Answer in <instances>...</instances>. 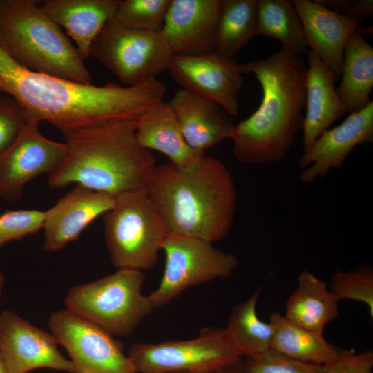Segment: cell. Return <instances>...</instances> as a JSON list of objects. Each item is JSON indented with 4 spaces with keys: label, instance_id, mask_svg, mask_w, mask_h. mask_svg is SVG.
<instances>
[{
    "label": "cell",
    "instance_id": "f546056e",
    "mask_svg": "<svg viewBox=\"0 0 373 373\" xmlns=\"http://www.w3.org/2000/svg\"><path fill=\"white\" fill-rule=\"evenodd\" d=\"M245 373H325L323 365L301 361L273 349L242 360Z\"/></svg>",
    "mask_w": 373,
    "mask_h": 373
},
{
    "label": "cell",
    "instance_id": "6da1fadb",
    "mask_svg": "<svg viewBox=\"0 0 373 373\" xmlns=\"http://www.w3.org/2000/svg\"><path fill=\"white\" fill-rule=\"evenodd\" d=\"M307 64L302 55L281 48L269 57L240 64L252 74L262 97L258 108L235 124L233 154L245 164L283 160L303 129L306 99Z\"/></svg>",
    "mask_w": 373,
    "mask_h": 373
},
{
    "label": "cell",
    "instance_id": "52a82bcc",
    "mask_svg": "<svg viewBox=\"0 0 373 373\" xmlns=\"http://www.w3.org/2000/svg\"><path fill=\"white\" fill-rule=\"evenodd\" d=\"M173 53L162 31L124 27L113 18L93 42L89 57L113 73L126 86H133L167 70Z\"/></svg>",
    "mask_w": 373,
    "mask_h": 373
},
{
    "label": "cell",
    "instance_id": "4dcf8cb0",
    "mask_svg": "<svg viewBox=\"0 0 373 373\" xmlns=\"http://www.w3.org/2000/svg\"><path fill=\"white\" fill-rule=\"evenodd\" d=\"M46 211L6 210L0 215V248L13 240L38 233L44 227Z\"/></svg>",
    "mask_w": 373,
    "mask_h": 373
},
{
    "label": "cell",
    "instance_id": "8d00e7d4",
    "mask_svg": "<svg viewBox=\"0 0 373 373\" xmlns=\"http://www.w3.org/2000/svg\"><path fill=\"white\" fill-rule=\"evenodd\" d=\"M162 373H199V372H189V371H171V372H162Z\"/></svg>",
    "mask_w": 373,
    "mask_h": 373
},
{
    "label": "cell",
    "instance_id": "d590c367",
    "mask_svg": "<svg viewBox=\"0 0 373 373\" xmlns=\"http://www.w3.org/2000/svg\"><path fill=\"white\" fill-rule=\"evenodd\" d=\"M4 283H5V276L1 272H0V296L2 292V289L3 288Z\"/></svg>",
    "mask_w": 373,
    "mask_h": 373
},
{
    "label": "cell",
    "instance_id": "484cf974",
    "mask_svg": "<svg viewBox=\"0 0 373 373\" xmlns=\"http://www.w3.org/2000/svg\"><path fill=\"white\" fill-rule=\"evenodd\" d=\"M257 35L278 41L283 48L303 55L307 44L300 18L289 0H258Z\"/></svg>",
    "mask_w": 373,
    "mask_h": 373
},
{
    "label": "cell",
    "instance_id": "5bb4252c",
    "mask_svg": "<svg viewBox=\"0 0 373 373\" xmlns=\"http://www.w3.org/2000/svg\"><path fill=\"white\" fill-rule=\"evenodd\" d=\"M373 142V102L359 111L350 113L338 126L323 131L308 150L303 152L299 161L300 174L304 183H312L325 177L342 166L358 145Z\"/></svg>",
    "mask_w": 373,
    "mask_h": 373
},
{
    "label": "cell",
    "instance_id": "d6986e66",
    "mask_svg": "<svg viewBox=\"0 0 373 373\" xmlns=\"http://www.w3.org/2000/svg\"><path fill=\"white\" fill-rule=\"evenodd\" d=\"M136 138L142 148L165 155L169 163L182 171L196 167L206 155L188 144L171 108L164 100L154 104L137 119Z\"/></svg>",
    "mask_w": 373,
    "mask_h": 373
},
{
    "label": "cell",
    "instance_id": "836d02e7",
    "mask_svg": "<svg viewBox=\"0 0 373 373\" xmlns=\"http://www.w3.org/2000/svg\"><path fill=\"white\" fill-rule=\"evenodd\" d=\"M242 360L231 363L210 373H245L243 369Z\"/></svg>",
    "mask_w": 373,
    "mask_h": 373
},
{
    "label": "cell",
    "instance_id": "e0dca14e",
    "mask_svg": "<svg viewBox=\"0 0 373 373\" xmlns=\"http://www.w3.org/2000/svg\"><path fill=\"white\" fill-rule=\"evenodd\" d=\"M307 46L325 64L336 79L341 77L345 44L360 21L333 12L318 2L294 0Z\"/></svg>",
    "mask_w": 373,
    "mask_h": 373
},
{
    "label": "cell",
    "instance_id": "7402d4cb",
    "mask_svg": "<svg viewBox=\"0 0 373 373\" xmlns=\"http://www.w3.org/2000/svg\"><path fill=\"white\" fill-rule=\"evenodd\" d=\"M338 303L325 282L303 270L287 300L284 316L302 328L323 333L325 325L338 316Z\"/></svg>",
    "mask_w": 373,
    "mask_h": 373
},
{
    "label": "cell",
    "instance_id": "d6a6232c",
    "mask_svg": "<svg viewBox=\"0 0 373 373\" xmlns=\"http://www.w3.org/2000/svg\"><path fill=\"white\" fill-rule=\"evenodd\" d=\"M323 367L325 373H372L373 352L343 348L338 358Z\"/></svg>",
    "mask_w": 373,
    "mask_h": 373
},
{
    "label": "cell",
    "instance_id": "277c9868",
    "mask_svg": "<svg viewBox=\"0 0 373 373\" xmlns=\"http://www.w3.org/2000/svg\"><path fill=\"white\" fill-rule=\"evenodd\" d=\"M40 1L0 0V38L19 64L33 71L91 84L84 58Z\"/></svg>",
    "mask_w": 373,
    "mask_h": 373
},
{
    "label": "cell",
    "instance_id": "ffe728a7",
    "mask_svg": "<svg viewBox=\"0 0 373 373\" xmlns=\"http://www.w3.org/2000/svg\"><path fill=\"white\" fill-rule=\"evenodd\" d=\"M306 112L303 126V152L346 112L335 88L336 78L311 50L307 52Z\"/></svg>",
    "mask_w": 373,
    "mask_h": 373
},
{
    "label": "cell",
    "instance_id": "44dd1931",
    "mask_svg": "<svg viewBox=\"0 0 373 373\" xmlns=\"http://www.w3.org/2000/svg\"><path fill=\"white\" fill-rule=\"evenodd\" d=\"M118 0H45L41 6L75 41L82 57H89L91 45L113 17Z\"/></svg>",
    "mask_w": 373,
    "mask_h": 373
},
{
    "label": "cell",
    "instance_id": "603a6c76",
    "mask_svg": "<svg viewBox=\"0 0 373 373\" xmlns=\"http://www.w3.org/2000/svg\"><path fill=\"white\" fill-rule=\"evenodd\" d=\"M341 81L337 94L349 114L361 111L370 103L373 88V48L356 31L344 49Z\"/></svg>",
    "mask_w": 373,
    "mask_h": 373
},
{
    "label": "cell",
    "instance_id": "ac0fdd59",
    "mask_svg": "<svg viewBox=\"0 0 373 373\" xmlns=\"http://www.w3.org/2000/svg\"><path fill=\"white\" fill-rule=\"evenodd\" d=\"M188 144L204 153L226 139H231L232 116L220 106L180 89L168 102Z\"/></svg>",
    "mask_w": 373,
    "mask_h": 373
},
{
    "label": "cell",
    "instance_id": "7c38bea8",
    "mask_svg": "<svg viewBox=\"0 0 373 373\" xmlns=\"http://www.w3.org/2000/svg\"><path fill=\"white\" fill-rule=\"evenodd\" d=\"M167 71L182 89L220 106L232 117L238 115L243 73L233 58L216 51L173 55Z\"/></svg>",
    "mask_w": 373,
    "mask_h": 373
},
{
    "label": "cell",
    "instance_id": "2e32d148",
    "mask_svg": "<svg viewBox=\"0 0 373 373\" xmlns=\"http://www.w3.org/2000/svg\"><path fill=\"white\" fill-rule=\"evenodd\" d=\"M115 200L110 194L75 184L46 211L44 251H57L76 240L95 220L114 206Z\"/></svg>",
    "mask_w": 373,
    "mask_h": 373
},
{
    "label": "cell",
    "instance_id": "8992f818",
    "mask_svg": "<svg viewBox=\"0 0 373 373\" xmlns=\"http://www.w3.org/2000/svg\"><path fill=\"white\" fill-rule=\"evenodd\" d=\"M142 271L118 269L99 280L71 287L66 309L95 323L113 336H126L155 308L142 293Z\"/></svg>",
    "mask_w": 373,
    "mask_h": 373
},
{
    "label": "cell",
    "instance_id": "ba28073f",
    "mask_svg": "<svg viewBox=\"0 0 373 373\" xmlns=\"http://www.w3.org/2000/svg\"><path fill=\"white\" fill-rule=\"evenodd\" d=\"M127 355L137 373H210L243 358L225 329L212 327L190 340L135 343Z\"/></svg>",
    "mask_w": 373,
    "mask_h": 373
},
{
    "label": "cell",
    "instance_id": "cb8c5ba5",
    "mask_svg": "<svg viewBox=\"0 0 373 373\" xmlns=\"http://www.w3.org/2000/svg\"><path fill=\"white\" fill-rule=\"evenodd\" d=\"M269 323L274 329L271 349L295 359L324 365L338 358L343 350L326 341L323 333L302 328L279 312L270 315Z\"/></svg>",
    "mask_w": 373,
    "mask_h": 373
},
{
    "label": "cell",
    "instance_id": "83f0119b",
    "mask_svg": "<svg viewBox=\"0 0 373 373\" xmlns=\"http://www.w3.org/2000/svg\"><path fill=\"white\" fill-rule=\"evenodd\" d=\"M171 0H118L113 19L135 30L161 32Z\"/></svg>",
    "mask_w": 373,
    "mask_h": 373
},
{
    "label": "cell",
    "instance_id": "4fadbf2b",
    "mask_svg": "<svg viewBox=\"0 0 373 373\" xmlns=\"http://www.w3.org/2000/svg\"><path fill=\"white\" fill-rule=\"evenodd\" d=\"M57 344L52 333L15 312L0 314V356L9 373H30L39 368L75 373L73 363L61 354Z\"/></svg>",
    "mask_w": 373,
    "mask_h": 373
},
{
    "label": "cell",
    "instance_id": "e575fe53",
    "mask_svg": "<svg viewBox=\"0 0 373 373\" xmlns=\"http://www.w3.org/2000/svg\"><path fill=\"white\" fill-rule=\"evenodd\" d=\"M0 373H9L1 356H0Z\"/></svg>",
    "mask_w": 373,
    "mask_h": 373
},
{
    "label": "cell",
    "instance_id": "1f68e13d",
    "mask_svg": "<svg viewBox=\"0 0 373 373\" xmlns=\"http://www.w3.org/2000/svg\"><path fill=\"white\" fill-rule=\"evenodd\" d=\"M27 124L23 106L12 97L0 95V154L14 143Z\"/></svg>",
    "mask_w": 373,
    "mask_h": 373
},
{
    "label": "cell",
    "instance_id": "9c48e42d",
    "mask_svg": "<svg viewBox=\"0 0 373 373\" xmlns=\"http://www.w3.org/2000/svg\"><path fill=\"white\" fill-rule=\"evenodd\" d=\"M165 266L160 283L149 298L155 308L163 306L191 287L231 276L239 265L237 257L204 240L169 233L162 245Z\"/></svg>",
    "mask_w": 373,
    "mask_h": 373
},
{
    "label": "cell",
    "instance_id": "30bf717a",
    "mask_svg": "<svg viewBox=\"0 0 373 373\" xmlns=\"http://www.w3.org/2000/svg\"><path fill=\"white\" fill-rule=\"evenodd\" d=\"M48 325L75 373H137L122 343L95 323L65 309L53 312Z\"/></svg>",
    "mask_w": 373,
    "mask_h": 373
},
{
    "label": "cell",
    "instance_id": "4316f807",
    "mask_svg": "<svg viewBox=\"0 0 373 373\" xmlns=\"http://www.w3.org/2000/svg\"><path fill=\"white\" fill-rule=\"evenodd\" d=\"M258 0H222L215 51L233 58L257 35Z\"/></svg>",
    "mask_w": 373,
    "mask_h": 373
},
{
    "label": "cell",
    "instance_id": "d4e9b609",
    "mask_svg": "<svg viewBox=\"0 0 373 373\" xmlns=\"http://www.w3.org/2000/svg\"><path fill=\"white\" fill-rule=\"evenodd\" d=\"M258 289L246 300L234 305L225 330L242 357L250 358L271 349L274 329L270 323L260 319L256 312Z\"/></svg>",
    "mask_w": 373,
    "mask_h": 373
},
{
    "label": "cell",
    "instance_id": "3957f363",
    "mask_svg": "<svg viewBox=\"0 0 373 373\" xmlns=\"http://www.w3.org/2000/svg\"><path fill=\"white\" fill-rule=\"evenodd\" d=\"M146 190L169 233L213 243L224 238L233 226L236 184L228 168L216 157L205 155L188 171L169 162L156 165Z\"/></svg>",
    "mask_w": 373,
    "mask_h": 373
},
{
    "label": "cell",
    "instance_id": "5b68a950",
    "mask_svg": "<svg viewBox=\"0 0 373 373\" xmlns=\"http://www.w3.org/2000/svg\"><path fill=\"white\" fill-rule=\"evenodd\" d=\"M104 238L113 265L118 269H152L169 233L146 190L116 198L103 215Z\"/></svg>",
    "mask_w": 373,
    "mask_h": 373
},
{
    "label": "cell",
    "instance_id": "9a60e30c",
    "mask_svg": "<svg viewBox=\"0 0 373 373\" xmlns=\"http://www.w3.org/2000/svg\"><path fill=\"white\" fill-rule=\"evenodd\" d=\"M222 0H171L162 32L174 55L215 51Z\"/></svg>",
    "mask_w": 373,
    "mask_h": 373
},
{
    "label": "cell",
    "instance_id": "7a4b0ae2",
    "mask_svg": "<svg viewBox=\"0 0 373 373\" xmlns=\"http://www.w3.org/2000/svg\"><path fill=\"white\" fill-rule=\"evenodd\" d=\"M137 120L117 119L61 131L67 155L48 175V186L58 189L80 184L115 198L146 190L157 164L151 151L137 141Z\"/></svg>",
    "mask_w": 373,
    "mask_h": 373
},
{
    "label": "cell",
    "instance_id": "f1b7e54d",
    "mask_svg": "<svg viewBox=\"0 0 373 373\" xmlns=\"http://www.w3.org/2000/svg\"><path fill=\"white\" fill-rule=\"evenodd\" d=\"M331 291L340 300L348 299L362 302L373 316V270L362 265L356 270H336L332 277Z\"/></svg>",
    "mask_w": 373,
    "mask_h": 373
},
{
    "label": "cell",
    "instance_id": "8fae6325",
    "mask_svg": "<svg viewBox=\"0 0 373 373\" xmlns=\"http://www.w3.org/2000/svg\"><path fill=\"white\" fill-rule=\"evenodd\" d=\"M39 124L28 122L14 143L0 154V199L18 202L28 182L42 174L50 175L64 161L66 144L44 137Z\"/></svg>",
    "mask_w": 373,
    "mask_h": 373
}]
</instances>
